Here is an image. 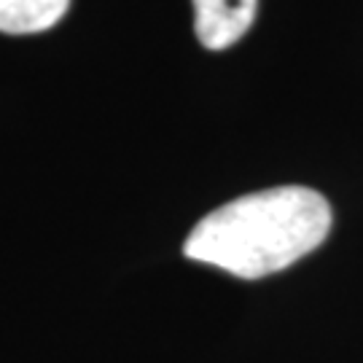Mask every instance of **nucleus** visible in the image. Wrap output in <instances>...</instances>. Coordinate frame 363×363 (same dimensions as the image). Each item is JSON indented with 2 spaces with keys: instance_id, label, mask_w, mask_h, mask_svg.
<instances>
[{
  "instance_id": "f257e3e1",
  "label": "nucleus",
  "mask_w": 363,
  "mask_h": 363,
  "mask_svg": "<svg viewBox=\"0 0 363 363\" xmlns=\"http://www.w3.org/2000/svg\"><path fill=\"white\" fill-rule=\"evenodd\" d=\"M331 232V205L307 186H277L226 202L196 223L183 253L191 261L259 280L304 259Z\"/></svg>"
},
{
  "instance_id": "f03ea898",
  "label": "nucleus",
  "mask_w": 363,
  "mask_h": 363,
  "mask_svg": "<svg viewBox=\"0 0 363 363\" xmlns=\"http://www.w3.org/2000/svg\"><path fill=\"white\" fill-rule=\"evenodd\" d=\"M256 16V0H194V30L210 52L229 49L242 38Z\"/></svg>"
},
{
  "instance_id": "7ed1b4c3",
  "label": "nucleus",
  "mask_w": 363,
  "mask_h": 363,
  "mask_svg": "<svg viewBox=\"0 0 363 363\" xmlns=\"http://www.w3.org/2000/svg\"><path fill=\"white\" fill-rule=\"evenodd\" d=\"M70 0H0V33H43L62 19Z\"/></svg>"
}]
</instances>
